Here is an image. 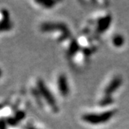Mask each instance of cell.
<instances>
[{
  "mask_svg": "<svg viewBox=\"0 0 129 129\" xmlns=\"http://www.w3.org/2000/svg\"><path fill=\"white\" fill-rule=\"evenodd\" d=\"M114 114V111H106L99 113H87L83 115L82 119L90 124L98 125L109 121Z\"/></svg>",
  "mask_w": 129,
  "mask_h": 129,
  "instance_id": "cell-1",
  "label": "cell"
},
{
  "mask_svg": "<svg viewBox=\"0 0 129 129\" xmlns=\"http://www.w3.org/2000/svg\"><path fill=\"white\" fill-rule=\"evenodd\" d=\"M40 30L44 32H61L63 35L60 37V40L62 41L70 37L69 28L62 22H45L40 26Z\"/></svg>",
  "mask_w": 129,
  "mask_h": 129,
  "instance_id": "cell-2",
  "label": "cell"
},
{
  "mask_svg": "<svg viewBox=\"0 0 129 129\" xmlns=\"http://www.w3.org/2000/svg\"><path fill=\"white\" fill-rule=\"evenodd\" d=\"M37 90L40 93L41 96L46 101L47 104L55 111H58V107L57 106V102L53 94L51 92L50 89L47 87L42 80H38L37 83Z\"/></svg>",
  "mask_w": 129,
  "mask_h": 129,
  "instance_id": "cell-3",
  "label": "cell"
},
{
  "mask_svg": "<svg viewBox=\"0 0 129 129\" xmlns=\"http://www.w3.org/2000/svg\"><path fill=\"white\" fill-rule=\"evenodd\" d=\"M122 78L120 76H116L115 78L111 80V81L109 83V84L106 86L104 90L105 95L106 96H111V95L120 88V85H122Z\"/></svg>",
  "mask_w": 129,
  "mask_h": 129,
  "instance_id": "cell-4",
  "label": "cell"
},
{
  "mask_svg": "<svg viewBox=\"0 0 129 129\" xmlns=\"http://www.w3.org/2000/svg\"><path fill=\"white\" fill-rule=\"evenodd\" d=\"M112 22V17L111 14H107L103 17L98 19L97 23V31L99 33L106 32L111 26Z\"/></svg>",
  "mask_w": 129,
  "mask_h": 129,
  "instance_id": "cell-5",
  "label": "cell"
},
{
  "mask_svg": "<svg viewBox=\"0 0 129 129\" xmlns=\"http://www.w3.org/2000/svg\"><path fill=\"white\" fill-rule=\"evenodd\" d=\"M57 87L60 94L62 96H67L70 92L68 79L64 74H60L57 78Z\"/></svg>",
  "mask_w": 129,
  "mask_h": 129,
  "instance_id": "cell-6",
  "label": "cell"
},
{
  "mask_svg": "<svg viewBox=\"0 0 129 129\" xmlns=\"http://www.w3.org/2000/svg\"><path fill=\"white\" fill-rule=\"evenodd\" d=\"M80 50V45H79L78 42L76 40H73L70 42V46L68 50V55L70 57H73L75 55L77 54V52Z\"/></svg>",
  "mask_w": 129,
  "mask_h": 129,
  "instance_id": "cell-7",
  "label": "cell"
},
{
  "mask_svg": "<svg viewBox=\"0 0 129 129\" xmlns=\"http://www.w3.org/2000/svg\"><path fill=\"white\" fill-rule=\"evenodd\" d=\"M112 42L113 45L116 47H122L125 43V39L123 35L117 34L115 36H113L112 39Z\"/></svg>",
  "mask_w": 129,
  "mask_h": 129,
  "instance_id": "cell-8",
  "label": "cell"
},
{
  "mask_svg": "<svg viewBox=\"0 0 129 129\" xmlns=\"http://www.w3.org/2000/svg\"><path fill=\"white\" fill-rule=\"evenodd\" d=\"M35 2L41 5L42 7L45 9H51L54 7V6L57 3L56 1H51V0H46V1H35Z\"/></svg>",
  "mask_w": 129,
  "mask_h": 129,
  "instance_id": "cell-9",
  "label": "cell"
},
{
  "mask_svg": "<svg viewBox=\"0 0 129 129\" xmlns=\"http://www.w3.org/2000/svg\"><path fill=\"white\" fill-rule=\"evenodd\" d=\"M113 102V100L111 98V96H106V95H105V97L103 98H102L99 102V106H101V107H106V106H108L112 104Z\"/></svg>",
  "mask_w": 129,
  "mask_h": 129,
  "instance_id": "cell-10",
  "label": "cell"
},
{
  "mask_svg": "<svg viewBox=\"0 0 129 129\" xmlns=\"http://www.w3.org/2000/svg\"><path fill=\"white\" fill-rule=\"evenodd\" d=\"M83 52L85 55H89L91 53V50L89 48H85L83 50Z\"/></svg>",
  "mask_w": 129,
  "mask_h": 129,
  "instance_id": "cell-11",
  "label": "cell"
},
{
  "mask_svg": "<svg viewBox=\"0 0 129 129\" xmlns=\"http://www.w3.org/2000/svg\"><path fill=\"white\" fill-rule=\"evenodd\" d=\"M2 70L0 68V78L2 77Z\"/></svg>",
  "mask_w": 129,
  "mask_h": 129,
  "instance_id": "cell-12",
  "label": "cell"
},
{
  "mask_svg": "<svg viewBox=\"0 0 129 129\" xmlns=\"http://www.w3.org/2000/svg\"><path fill=\"white\" fill-rule=\"evenodd\" d=\"M28 129H38V128H34V127H29V128H28Z\"/></svg>",
  "mask_w": 129,
  "mask_h": 129,
  "instance_id": "cell-13",
  "label": "cell"
}]
</instances>
